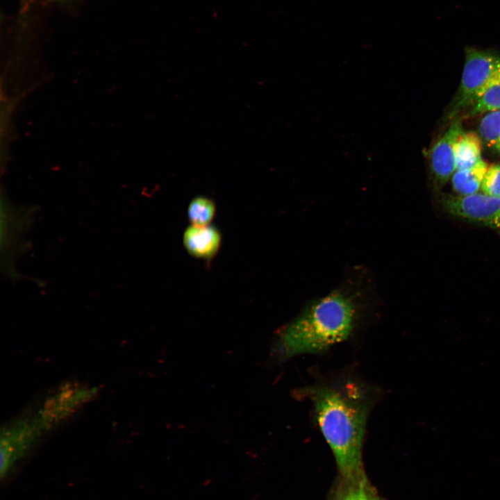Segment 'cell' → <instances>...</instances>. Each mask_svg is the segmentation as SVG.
Returning a JSON list of instances; mask_svg holds the SVG:
<instances>
[{"instance_id": "1", "label": "cell", "mask_w": 500, "mask_h": 500, "mask_svg": "<svg viewBox=\"0 0 500 500\" xmlns=\"http://www.w3.org/2000/svg\"><path fill=\"white\" fill-rule=\"evenodd\" d=\"M309 399L340 472L354 480L362 472V449L372 395L350 377L315 383L300 390Z\"/></svg>"}, {"instance_id": "2", "label": "cell", "mask_w": 500, "mask_h": 500, "mask_svg": "<svg viewBox=\"0 0 500 500\" xmlns=\"http://www.w3.org/2000/svg\"><path fill=\"white\" fill-rule=\"evenodd\" d=\"M359 307L355 296L335 290L314 300L279 333L274 353L280 360L322 353L347 339L356 328Z\"/></svg>"}, {"instance_id": "3", "label": "cell", "mask_w": 500, "mask_h": 500, "mask_svg": "<svg viewBox=\"0 0 500 500\" xmlns=\"http://www.w3.org/2000/svg\"><path fill=\"white\" fill-rule=\"evenodd\" d=\"M500 83V54L467 48L458 92L449 117L474 106L490 89Z\"/></svg>"}, {"instance_id": "4", "label": "cell", "mask_w": 500, "mask_h": 500, "mask_svg": "<svg viewBox=\"0 0 500 500\" xmlns=\"http://www.w3.org/2000/svg\"><path fill=\"white\" fill-rule=\"evenodd\" d=\"M47 431L49 429L38 413L19 419L3 428L0 442L1 477H5L14 463Z\"/></svg>"}, {"instance_id": "5", "label": "cell", "mask_w": 500, "mask_h": 500, "mask_svg": "<svg viewBox=\"0 0 500 500\" xmlns=\"http://www.w3.org/2000/svg\"><path fill=\"white\" fill-rule=\"evenodd\" d=\"M441 203L451 215L491 227H500V196L476 193L469 196L443 194Z\"/></svg>"}, {"instance_id": "6", "label": "cell", "mask_w": 500, "mask_h": 500, "mask_svg": "<svg viewBox=\"0 0 500 500\" xmlns=\"http://www.w3.org/2000/svg\"><path fill=\"white\" fill-rule=\"evenodd\" d=\"M462 131L461 118L455 119L431 151V169L438 190L447 183L456 170V144Z\"/></svg>"}, {"instance_id": "7", "label": "cell", "mask_w": 500, "mask_h": 500, "mask_svg": "<svg viewBox=\"0 0 500 500\" xmlns=\"http://www.w3.org/2000/svg\"><path fill=\"white\" fill-rule=\"evenodd\" d=\"M183 245L188 253L195 258L210 259L219 249L222 236L213 226H189L183 233Z\"/></svg>"}, {"instance_id": "8", "label": "cell", "mask_w": 500, "mask_h": 500, "mask_svg": "<svg viewBox=\"0 0 500 500\" xmlns=\"http://www.w3.org/2000/svg\"><path fill=\"white\" fill-rule=\"evenodd\" d=\"M488 166L482 159L471 167L456 170L451 179L456 195L469 196L478 193Z\"/></svg>"}, {"instance_id": "9", "label": "cell", "mask_w": 500, "mask_h": 500, "mask_svg": "<svg viewBox=\"0 0 500 500\" xmlns=\"http://www.w3.org/2000/svg\"><path fill=\"white\" fill-rule=\"evenodd\" d=\"M482 142L481 137L472 131H462L456 144V165L457 169L471 167L481 160Z\"/></svg>"}, {"instance_id": "10", "label": "cell", "mask_w": 500, "mask_h": 500, "mask_svg": "<svg viewBox=\"0 0 500 500\" xmlns=\"http://www.w3.org/2000/svg\"><path fill=\"white\" fill-rule=\"evenodd\" d=\"M214 201L204 196H197L191 200L188 207V216L191 225H210L215 215Z\"/></svg>"}, {"instance_id": "11", "label": "cell", "mask_w": 500, "mask_h": 500, "mask_svg": "<svg viewBox=\"0 0 500 500\" xmlns=\"http://www.w3.org/2000/svg\"><path fill=\"white\" fill-rule=\"evenodd\" d=\"M481 138L500 154V110L485 114L478 126Z\"/></svg>"}, {"instance_id": "12", "label": "cell", "mask_w": 500, "mask_h": 500, "mask_svg": "<svg viewBox=\"0 0 500 500\" xmlns=\"http://www.w3.org/2000/svg\"><path fill=\"white\" fill-rule=\"evenodd\" d=\"M500 110V83L490 89L469 110L465 117H473Z\"/></svg>"}, {"instance_id": "13", "label": "cell", "mask_w": 500, "mask_h": 500, "mask_svg": "<svg viewBox=\"0 0 500 500\" xmlns=\"http://www.w3.org/2000/svg\"><path fill=\"white\" fill-rule=\"evenodd\" d=\"M481 190L490 196H500V163L488 166Z\"/></svg>"}, {"instance_id": "14", "label": "cell", "mask_w": 500, "mask_h": 500, "mask_svg": "<svg viewBox=\"0 0 500 500\" xmlns=\"http://www.w3.org/2000/svg\"><path fill=\"white\" fill-rule=\"evenodd\" d=\"M340 500H377L362 485L349 491Z\"/></svg>"}]
</instances>
